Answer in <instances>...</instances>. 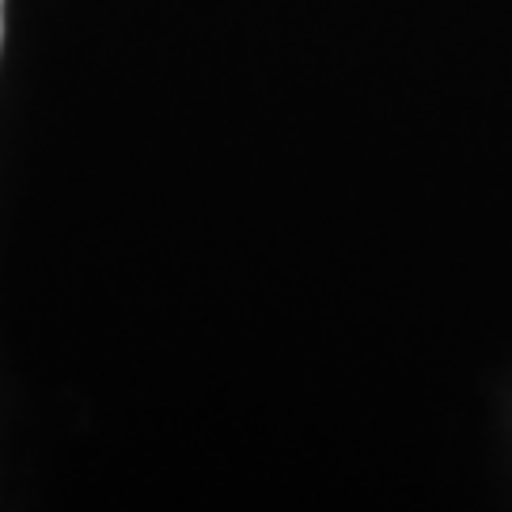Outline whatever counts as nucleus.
<instances>
[{
    "label": "nucleus",
    "mask_w": 512,
    "mask_h": 512,
    "mask_svg": "<svg viewBox=\"0 0 512 512\" xmlns=\"http://www.w3.org/2000/svg\"><path fill=\"white\" fill-rule=\"evenodd\" d=\"M0 8H4V0H0Z\"/></svg>",
    "instance_id": "obj_1"
}]
</instances>
